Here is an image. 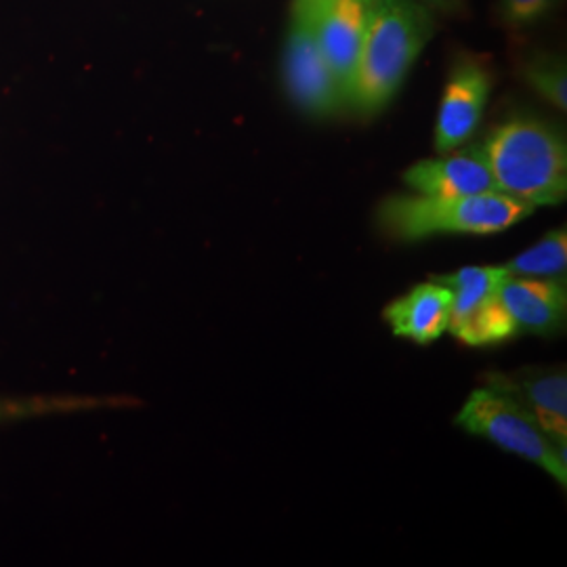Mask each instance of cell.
<instances>
[{
	"instance_id": "5b68a950",
	"label": "cell",
	"mask_w": 567,
	"mask_h": 567,
	"mask_svg": "<svg viewBox=\"0 0 567 567\" xmlns=\"http://www.w3.org/2000/svg\"><path fill=\"white\" fill-rule=\"evenodd\" d=\"M505 267H463L447 276H433L452 290L447 330L471 347L505 343L519 330L501 301V286L507 280Z\"/></svg>"
},
{
	"instance_id": "4fadbf2b",
	"label": "cell",
	"mask_w": 567,
	"mask_h": 567,
	"mask_svg": "<svg viewBox=\"0 0 567 567\" xmlns=\"http://www.w3.org/2000/svg\"><path fill=\"white\" fill-rule=\"evenodd\" d=\"M114 404L100 398H82V395H30V398H0V423L11 421H30L44 416L76 414Z\"/></svg>"
},
{
	"instance_id": "e0dca14e",
	"label": "cell",
	"mask_w": 567,
	"mask_h": 567,
	"mask_svg": "<svg viewBox=\"0 0 567 567\" xmlns=\"http://www.w3.org/2000/svg\"><path fill=\"white\" fill-rule=\"evenodd\" d=\"M425 2H431V4H446V2H452V0H425Z\"/></svg>"
},
{
	"instance_id": "7a4b0ae2",
	"label": "cell",
	"mask_w": 567,
	"mask_h": 567,
	"mask_svg": "<svg viewBox=\"0 0 567 567\" xmlns=\"http://www.w3.org/2000/svg\"><path fill=\"white\" fill-rule=\"evenodd\" d=\"M484 154L498 192L532 206L566 200V140L547 122L515 118L496 126Z\"/></svg>"
},
{
	"instance_id": "9a60e30c",
	"label": "cell",
	"mask_w": 567,
	"mask_h": 567,
	"mask_svg": "<svg viewBox=\"0 0 567 567\" xmlns=\"http://www.w3.org/2000/svg\"><path fill=\"white\" fill-rule=\"evenodd\" d=\"M526 81L548 103H553L561 112L566 110L567 79L564 61L547 60V58L529 61L526 65Z\"/></svg>"
},
{
	"instance_id": "ba28073f",
	"label": "cell",
	"mask_w": 567,
	"mask_h": 567,
	"mask_svg": "<svg viewBox=\"0 0 567 567\" xmlns=\"http://www.w3.org/2000/svg\"><path fill=\"white\" fill-rule=\"evenodd\" d=\"M489 76L475 60H461L450 79L435 124V150L447 154L465 143L486 110Z\"/></svg>"
},
{
	"instance_id": "8fae6325",
	"label": "cell",
	"mask_w": 567,
	"mask_h": 567,
	"mask_svg": "<svg viewBox=\"0 0 567 567\" xmlns=\"http://www.w3.org/2000/svg\"><path fill=\"white\" fill-rule=\"evenodd\" d=\"M501 301L517 330L553 334L566 324L567 292L564 278L508 276L501 286Z\"/></svg>"
},
{
	"instance_id": "5bb4252c",
	"label": "cell",
	"mask_w": 567,
	"mask_h": 567,
	"mask_svg": "<svg viewBox=\"0 0 567 567\" xmlns=\"http://www.w3.org/2000/svg\"><path fill=\"white\" fill-rule=\"evenodd\" d=\"M515 278H564L567 267L566 229H555L540 238V243L503 265Z\"/></svg>"
},
{
	"instance_id": "52a82bcc",
	"label": "cell",
	"mask_w": 567,
	"mask_h": 567,
	"mask_svg": "<svg viewBox=\"0 0 567 567\" xmlns=\"http://www.w3.org/2000/svg\"><path fill=\"white\" fill-rule=\"evenodd\" d=\"M326 61L343 89L344 100L360 60L374 0H305Z\"/></svg>"
},
{
	"instance_id": "7c38bea8",
	"label": "cell",
	"mask_w": 567,
	"mask_h": 567,
	"mask_svg": "<svg viewBox=\"0 0 567 567\" xmlns=\"http://www.w3.org/2000/svg\"><path fill=\"white\" fill-rule=\"evenodd\" d=\"M452 311V290L444 284L414 286L408 295L386 305L385 320L395 337L429 344L447 330Z\"/></svg>"
},
{
	"instance_id": "2e32d148",
	"label": "cell",
	"mask_w": 567,
	"mask_h": 567,
	"mask_svg": "<svg viewBox=\"0 0 567 567\" xmlns=\"http://www.w3.org/2000/svg\"><path fill=\"white\" fill-rule=\"evenodd\" d=\"M555 0H501V16L511 28H524L545 18Z\"/></svg>"
},
{
	"instance_id": "8992f818",
	"label": "cell",
	"mask_w": 567,
	"mask_h": 567,
	"mask_svg": "<svg viewBox=\"0 0 567 567\" xmlns=\"http://www.w3.org/2000/svg\"><path fill=\"white\" fill-rule=\"evenodd\" d=\"M282 72L290 100L309 116H334L347 103L343 89L322 53L305 0H292Z\"/></svg>"
},
{
	"instance_id": "6da1fadb",
	"label": "cell",
	"mask_w": 567,
	"mask_h": 567,
	"mask_svg": "<svg viewBox=\"0 0 567 567\" xmlns=\"http://www.w3.org/2000/svg\"><path fill=\"white\" fill-rule=\"evenodd\" d=\"M431 37L425 7L416 0H374L347 103L377 114L393 100Z\"/></svg>"
},
{
	"instance_id": "9c48e42d",
	"label": "cell",
	"mask_w": 567,
	"mask_h": 567,
	"mask_svg": "<svg viewBox=\"0 0 567 567\" xmlns=\"http://www.w3.org/2000/svg\"><path fill=\"white\" fill-rule=\"evenodd\" d=\"M404 183L421 196H477L498 192L484 145L412 164L404 173Z\"/></svg>"
},
{
	"instance_id": "277c9868",
	"label": "cell",
	"mask_w": 567,
	"mask_h": 567,
	"mask_svg": "<svg viewBox=\"0 0 567 567\" xmlns=\"http://www.w3.org/2000/svg\"><path fill=\"white\" fill-rule=\"evenodd\" d=\"M456 423L468 433L482 435L496 446L545 468L557 484L566 486L567 444H555L526 408L505 391L489 385L475 389Z\"/></svg>"
},
{
	"instance_id": "3957f363",
	"label": "cell",
	"mask_w": 567,
	"mask_h": 567,
	"mask_svg": "<svg viewBox=\"0 0 567 567\" xmlns=\"http://www.w3.org/2000/svg\"><path fill=\"white\" fill-rule=\"evenodd\" d=\"M536 206L503 192L477 196H391L379 206V227L393 240L414 243L435 234H498L529 217Z\"/></svg>"
},
{
	"instance_id": "30bf717a",
	"label": "cell",
	"mask_w": 567,
	"mask_h": 567,
	"mask_svg": "<svg viewBox=\"0 0 567 567\" xmlns=\"http://www.w3.org/2000/svg\"><path fill=\"white\" fill-rule=\"evenodd\" d=\"M487 385L508 393L543 426L555 444H567V374L564 368H536L517 374H489Z\"/></svg>"
}]
</instances>
